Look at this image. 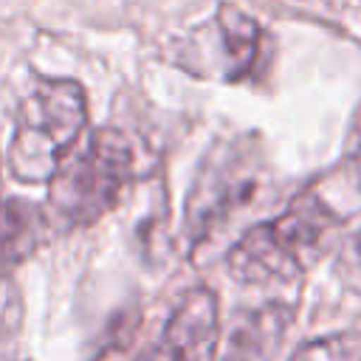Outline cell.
Segmentation results:
<instances>
[{
  "instance_id": "cell-1",
  "label": "cell",
  "mask_w": 361,
  "mask_h": 361,
  "mask_svg": "<svg viewBox=\"0 0 361 361\" xmlns=\"http://www.w3.org/2000/svg\"><path fill=\"white\" fill-rule=\"evenodd\" d=\"M341 214L307 186L282 214L248 228L226 254L228 274L245 285L290 282L333 243Z\"/></svg>"
},
{
  "instance_id": "cell-2",
  "label": "cell",
  "mask_w": 361,
  "mask_h": 361,
  "mask_svg": "<svg viewBox=\"0 0 361 361\" xmlns=\"http://www.w3.org/2000/svg\"><path fill=\"white\" fill-rule=\"evenodd\" d=\"M135 175L130 138L116 127L96 130L85 147L65 158L51 175L45 217L48 226L85 228L104 217L127 192Z\"/></svg>"
},
{
  "instance_id": "cell-3",
  "label": "cell",
  "mask_w": 361,
  "mask_h": 361,
  "mask_svg": "<svg viewBox=\"0 0 361 361\" xmlns=\"http://www.w3.org/2000/svg\"><path fill=\"white\" fill-rule=\"evenodd\" d=\"M87 124V99L73 79H39L23 99L8 144V169L23 183H45Z\"/></svg>"
},
{
  "instance_id": "cell-4",
  "label": "cell",
  "mask_w": 361,
  "mask_h": 361,
  "mask_svg": "<svg viewBox=\"0 0 361 361\" xmlns=\"http://www.w3.org/2000/svg\"><path fill=\"white\" fill-rule=\"evenodd\" d=\"M259 189V158L248 138L220 141L200 164L186 197V237L192 248L206 245Z\"/></svg>"
},
{
  "instance_id": "cell-5",
  "label": "cell",
  "mask_w": 361,
  "mask_h": 361,
  "mask_svg": "<svg viewBox=\"0 0 361 361\" xmlns=\"http://www.w3.org/2000/svg\"><path fill=\"white\" fill-rule=\"evenodd\" d=\"M220 310L209 288H192L166 319L161 336L133 361H206L217 344Z\"/></svg>"
},
{
  "instance_id": "cell-6",
  "label": "cell",
  "mask_w": 361,
  "mask_h": 361,
  "mask_svg": "<svg viewBox=\"0 0 361 361\" xmlns=\"http://www.w3.org/2000/svg\"><path fill=\"white\" fill-rule=\"evenodd\" d=\"M290 307L279 302L240 313L228 324L214 361H271L290 327Z\"/></svg>"
},
{
  "instance_id": "cell-7",
  "label": "cell",
  "mask_w": 361,
  "mask_h": 361,
  "mask_svg": "<svg viewBox=\"0 0 361 361\" xmlns=\"http://www.w3.org/2000/svg\"><path fill=\"white\" fill-rule=\"evenodd\" d=\"M214 28L223 45V76L226 82H237L243 76H248V71L254 68L257 56H259V45H262V28L254 17H248L245 11H240L231 3H220L217 14H214Z\"/></svg>"
},
{
  "instance_id": "cell-8",
  "label": "cell",
  "mask_w": 361,
  "mask_h": 361,
  "mask_svg": "<svg viewBox=\"0 0 361 361\" xmlns=\"http://www.w3.org/2000/svg\"><path fill=\"white\" fill-rule=\"evenodd\" d=\"M45 226V212L28 200L0 203V265H17L25 259L39 245Z\"/></svg>"
},
{
  "instance_id": "cell-9",
  "label": "cell",
  "mask_w": 361,
  "mask_h": 361,
  "mask_svg": "<svg viewBox=\"0 0 361 361\" xmlns=\"http://www.w3.org/2000/svg\"><path fill=\"white\" fill-rule=\"evenodd\" d=\"M290 361H361V336L336 333V336L305 341L293 350Z\"/></svg>"
},
{
  "instance_id": "cell-10",
  "label": "cell",
  "mask_w": 361,
  "mask_h": 361,
  "mask_svg": "<svg viewBox=\"0 0 361 361\" xmlns=\"http://www.w3.org/2000/svg\"><path fill=\"white\" fill-rule=\"evenodd\" d=\"M23 322V299L8 276H0V336H14Z\"/></svg>"
},
{
  "instance_id": "cell-11",
  "label": "cell",
  "mask_w": 361,
  "mask_h": 361,
  "mask_svg": "<svg viewBox=\"0 0 361 361\" xmlns=\"http://www.w3.org/2000/svg\"><path fill=\"white\" fill-rule=\"evenodd\" d=\"M347 166L353 172V180L361 186V107L353 118L350 127V138H347Z\"/></svg>"
},
{
  "instance_id": "cell-12",
  "label": "cell",
  "mask_w": 361,
  "mask_h": 361,
  "mask_svg": "<svg viewBox=\"0 0 361 361\" xmlns=\"http://www.w3.org/2000/svg\"><path fill=\"white\" fill-rule=\"evenodd\" d=\"M353 259H355V265H358V271H361V231L355 234V240H353Z\"/></svg>"
}]
</instances>
